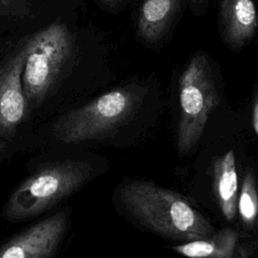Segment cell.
Masks as SVG:
<instances>
[{"label":"cell","mask_w":258,"mask_h":258,"mask_svg":"<svg viewBox=\"0 0 258 258\" xmlns=\"http://www.w3.org/2000/svg\"><path fill=\"white\" fill-rule=\"evenodd\" d=\"M120 197L137 221L164 237L186 242L215 232L208 220L186 200L153 182L128 181L121 186Z\"/></svg>","instance_id":"1"},{"label":"cell","mask_w":258,"mask_h":258,"mask_svg":"<svg viewBox=\"0 0 258 258\" xmlns=\"http://www.w3.org/2000/svg\"><path fill=\"white\" fill-rule=\"evenodd\" d=\"M22 86L27 109L36 108L54 91L75 56V38L68 25L55 20L24 42Z\"/></svg>","instance_id":"2"},{"label":"cell","mask_w":258,"mask_h":258,"mask_svg":"<svg viewBox=\"0 0 258 258\" xmlns=\"http://www.w3.org/2000/svg\"><path fill=\"white\" fill-rule=\"evenodd\" d=\"M92 170V165L83 160L66 159L44 164L13 190L3 216L12 222L38 216L83 186Z\"/></svg>","instance_id":"3"},{"label":"cell","mask_w":258,"mask_h":258,"mask_svg":"<svg viewBox=\"0 0 258 258\" xmlns=\"http://www.w3.org/2000/svg\"><path fill=\"white\" fill-rule=\"evenodd\" d=\"M144 95L136 86L110 91L61 115L53 124L54 136L64 143L103 138L129 119Z\"/></svg>","instance_id":"4"},{"label":"cell","mask_w":258,"mask_h":258,"mask_svg":"<svg viewBox=\"0 0 258 258\" xmlns=\"http://www.w3.org/2000/svg\"><path fill=\"white\" fill-rule=\"evenodd\" d=\"M180 117L177 130V150L189 151L200 140L208 118L219 104V95L212 70L204 53H196L179 78Z\"/></svg>","instance_id":"5"},{"label":"cell","mask_w":258,"mask_h":258,"mask_svg":"<svg viewBox=\"0 0 258 258\" xmlns=\"http://www.w3.org/2000/svg\"><path fill=\"white\" fill-rule=\"evenodd\" d=\"M68 228V213L59 211L13 236L0 246V258L52 257Z\"/></svg>","instance_id":"6"},{"label":"cell","mask_w":258,"mask_h":258,"mask_svg":"<svg viewBox=\"0 0 258 258\" xmlns=\"http://www.w3.org/2000/svg\"><path fill=\"white\" fill-rule=\"evenodd\" d=\"M24 43L0 68V138H11L25 118L26 99L22 86Z\"/></svg>","instance_id":"7"},{"label":"cell","mask_w":258,"mask_h":258,"mask_svg":"<svg viewBox=\"0 0 258 258\" xmlns=\"http://www.w3.org/2000/svg\"><path fill=\"white\" fill-rule=\"evenodd\" d=\"M218 22L225 43L232 49H240L254 37L258 28L255 2L253 0H220Z\"/></svg>","instance_id":"8"},{"label":"cell","mask_w":258,"mask_h":258,"mask_svg":"<svg viewBox=\"0 0 258 258\" xmlns=\"http://www.w3.org/2000/svg\"><path fill=\"white\" fill-rule=\"evenodd\" d=\"M182 0H143L138 13L139 37L154 43L160 40L179 12Z\"/></svg>","instance_id":"9"},{"label":"cell","mask_w":258,"mask_h":258,"mask_svg":"<svg viewBox=\"0 0 258 258\" xmlns=\"http://www.w3.org/2000/svg\"><path fill=\"white\" fill-rule=\"evenodd\" d=\"M213 191L226 220L233 221L238 203V175L233 150H229L214 162Z\"/></svg>","instance_id":"10"},{"label":"cell","mask_w":258,"mask_h":258,"mask_svg":"<svg viewBox=\"0 0 258 258\" xmlns=\"http://www.w3.org/2000/svg\"><path fill=\"white\" fill-rule=\"evenodd\" d=\"M238 243V234L229 228L211 235L186 241L183 244L174 246L172 249L188 257L207 258H232Z\"/></svg>","instance_id":"11"},{"label":"cell","mask_w":258,"mask_h":258,"mask_svg":"<svg viewBox=\"0 0 258 258\" xmlns=\"http://www.w3.org/2000/svg\"><path fill=\"white\" fill-rule=\"evenodd\" d=\"M237 210L245 226L255 224L258 218V190L252 170H248L244 176L238 197Z\"/></svg>","instance_id":"12"},{"label":"cell","mask_w":258,"mask_h":258,"mask_svg":"<svg viewBox=\"0 0 258 258\" xmlns=\"http://www.w3.org/2000/svg\"><path fill=\"white\" fill-rule=\"evenodd\" d=\"M0 13L6 16L24 18L32 16V8L28 0H0Z\"/></svg>","instance_id":"13"},{"label":"cell","mask_w":258,"mask_h":258,"mask_svg":"<svg viewBox=\"0 0 258 258\" xmlns=\"http://www.w3.org/2000/svg\"><path fill=\"white\" fill-rule=\"evenodd\" d=\"M190 7L195 13H200L207 9L210 0H189Z\"/></svg>","instance_id":"14"},{"label":"cell","mask_w":258,"mask_h":258,"mask_svg":"<svg viewBox=\"0 0 258 258\" xmlns=\"http://www.w3.org/2000/svg\"><path fill=\"white\" fill-rule=\"evenodd\" d=\"M253 128L255 133L258 136V98L256 99V102L253 108Z\"/></svg>","instance_id":"15"},{"label":"cell","mask_w":258,"mask_h":258,"mask_svg":"<svg viewBox=\"0 0 258 258\" xmlns=\"http://www.w3.org/2000/svg\"><path fill=\"white\" fill-rule=\"evenodd\" d=\"M5 148H6V143H5V141H4L2 138H0V155L4 152Z\"/></svg>","instance_id":"16"},{"label":"cell","mask_w":258,"mask_h":258,"mask_svg":"<svg viewBox=\"0 0 258 258\" xmlns=\"http://www.w3.org/2000/svg\"><path fill=\"white\" fill-rule=\"evenodd\" d=\"M101 1L104 2V3H107V4H113V3L118 2L119 0H101Z\"/></svg>","instance_id":"17"}]
</instances>
